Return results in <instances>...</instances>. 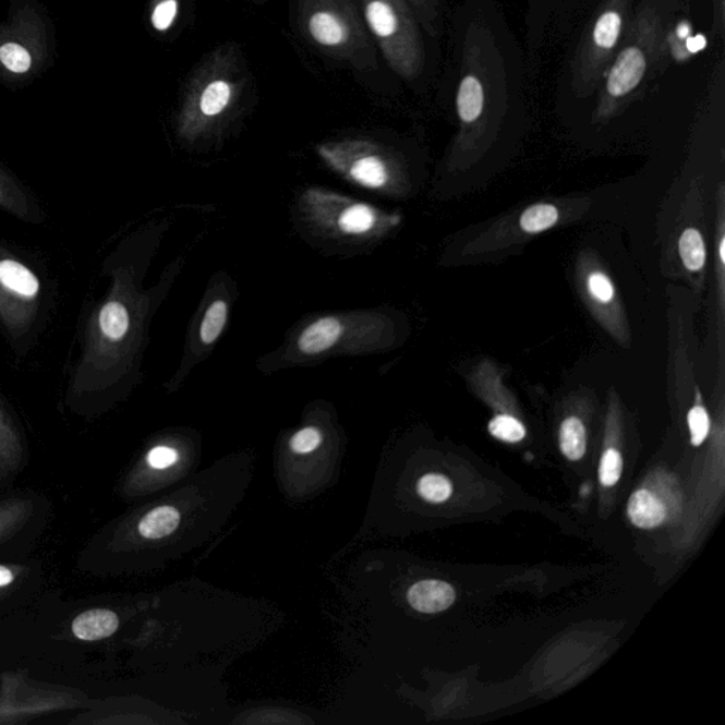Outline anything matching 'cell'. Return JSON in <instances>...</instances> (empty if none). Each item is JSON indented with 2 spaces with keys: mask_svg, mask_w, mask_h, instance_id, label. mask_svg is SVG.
Instances as JSON below:
<instances>
[{
  "mask_svg": "<svg viewBox=\"0 0 725 725\" xmlns=\"http://www.w3.org/2000/svg\"><path fill=\"white\" fill-rule=\"evenodd\" d=\"M407 600L419 613H443L455 603V590L445 581L424 580L411 587L407 592Z\"/></svg>",
  "mask_w": 725,
  "mask_h": 725,
  "instance_id": "10",
  "label": "cell"
},
{
  "mask_svg": "<svg viewBox=\"0 0 725 725\" xmlns=\"http://www.w3.org/2000/svg\"><path fill=\"white\" fill-rule=\"evenodd\" d=\"M689 428L691 435V444L694 447L703 444L710 433V419L708 410L703 406H694L689 412Z\"/></svg>",
  "mask_w": 725,
  "mask_h": 725,
  "instance_id": "29",
  "label": "cell"
},
{
  "mask_svg": "<svg viewBox=\"0 0 725 725\" xmlns=\"http://www.w3.org/2000/svg\"><path fill=\"white\" fill-rule=\"evenodd\" d=\"M635 0H603L578 43L570 64V89L581 99L595 96L633 14Z\"/></svg>",
  "mask_w": 725,
  "mask_h": 725,
  "instance_id": "5",
  "label": "cell"
},
{
  "mask_svg": "<svg viewBox=\"0 0 725 725\" xmlns=\"http://www.w3.org/2000/svg\"><path fill=\"white\" fill-rule=\"evenodd\" d=\"M120 628V618L111 609L96 608L75 616L71 633L80 641L97 642L112 637Z\"/></svg>",
  "mask_w": 725,
  "mask_h": 725,
  "instance_id": "11",
  "label": "cell"
},
{
  "mask_svg": "<svg viewBox=\"0 0 725 725\" xmlns=\"http://www.w3.org/2000/svg\"><path fill=\"white\" fill-rule=\"evenodd\" d=\"M0 63L13 74H26L32 69L33 57L21 43L7 41L0 46Z\"/></svg>",
  "mask_w": 725,
  "mask_h": 725,
  "instance_id": "22",
  "label": "cell"
},
{
  "mask_svg": "<svg viewBox=\"0 0 725 725\" xmlns=\"http://www.w3.org/2000/svg\"><path fill=\"white\" fill-rule=\"evenodd\" d=\"M589 289L591 295L600 302H609L614 300L615 289L609 279L604 274H592L589 279Z\"/></svg>",
  "mask_w": 725,
  "mask_h": 725,
  "instance_id": "31",
  "label": "cell"
},
{
  "mask_svg": "<svg viewBox=\"0 0 725 725\" xmlns=\"http://www.w3.org/2000/svg\"><path fill=\"white\" fill-rule=\"evenodd\" d=\"M322 444V433L316 426H305L292 435L289 440L291 451L295 454L306 455L316 451Z\"/></svg>",
  "mask_w": 725,
  "mask_h": 725,
  "instance_id": "28",
  "label": "cell"
},
{
  "mask_svg": "<svg viewBox=\"0 0 725 725\" xmlns=\"http://www.w3.org/2000/svg\"><path fill=\"white\" fill-rule=\"evenodd\" d=\"M302 208L316 227L348 239H374L398 222V217L377 207L326 189H307L302 194Z\"/></svg>",
  "mask_w": 725,
  "mask_h": 725,
  "instance_id": "6",
  "label": "cell"
},
{
  "mask_svg": "<svg viewBox=\"0 0 725 725\" xmlns=\"http://www.w3.org/2000/svg\"><path fill=\"white\" fill-rule=\"evenodd\" d=\"M316 152L331 170L368 191H384L395 178L390 156L372 141L326 142Z\"/></svg>",
  "mask_w": 725,
  "mask_h": 725,
  "instance_id": "7",
  "label": "cell"
},
{
  "mask_svg": "<svg viewBox=\"0 0 725 725\" xmlns=\"http://www.w3.org/2000/svg\"><path fill=\"white\" fill-rule=\"evenodd\" d=\"M725 241L724 239L722 240V243H720V259H722V263L725 261Z\"/></svg>",
  "mask_w": 725,
  "mask_h": 725,
  "instance_id": "33",
  "label": "cell"
},
{
  "mask_svg": "<svg viewBox=\"0 0 725 725\" xmlns=\"http://www.w3.org/2000/svg\"><path fill=\"white\" fill-rule=\"evenodd\" d=\"M693 36V23L686 16H680V11L672 17L663 31L661 43H658L655 77L663 73L672 63H684L693 57L698 49Z\"/></svg>",
  "mask_w": 725,
  "mask_h": 725,
  "instance_id": "9",
  "label": "cell"
},
{
  "mask_svg": "<svg viewBox=\"0 0 725 725\" xmlns=\"http://www.w3.org/2000/svg\"><path fill=\"white\" fill-rule=\"evenodd\" d=\"M452 483L443 475L438 473H428L421 478L419 485H416V492L423 497L424 500L430 502V504H443L447 502L452 495Z\"/></svg>",
  "mask_w": 725,
  "mask_h": 725,
  "instance_id": "23",
  "label": "cell"
},
{
  "mask_svg": "<svg viewBox=\"0 0 725 725\" xmlns=\"http://www.w3.org/2000/svg\"><path fill=\"white\" fill-rule=\"evenodd\" d=\"M300 25L331 59L363 71L376 68V53L354 0H301Z\"/></svg>",
  "mask_w": 725,
  "mask_h": 725,
  "instance_id": "3",
  "label": "cell"
},
{
  "mask_svg": "<svg viewBox=\"0 0 725 725\" xmlns=\"http://www.w3.org/2000/svg\"><path fill=\"white\" fill-rule=\"evenodd\" d=\"M0 283L23 297H35L40 289L36 275L13 259L0 261Z\"/></svg>",
  "mask_w": 725,
  "mask_h": 725,
  "instance_id": "15",
  "label": "cell"
},
{
  "mask_svg": "<svg viewBox=\"0 0 725 725\" xmlns=\"http://www.w3.org/2000/svg\"><path fill=\"white\" fill-rule=\"evenodd\" d=\"M679 253L685 267L691 273H698L705 265V244L699 230L687 229L679 240Z\"/></svg>",
  "mask_w": 725,
  "mask_h": 725,
  "instance_id": "20",
  "label": "cell"
},
{
  "mask_svg": "<svg viewBox=\"0 0 725 725\" xmlns=\"http://www.w3.org/2000/svg\"><path fill=\"white\" fill-rule=\"evenodd\" d=\"M230 317V303L222 298L208 303L205 314L198 326V342L205 348H212L219 342Z\"/></svg>",
  "mask_w": 725,
  "mask_h": 725,
  "instance_id": "14",
  "label": "cell"
},
{
  "mask_svg": "<svg viewBox=\"0 0 725 725\" xmlns=\"http://www.w3.org/2000/svg\"><path fill=\"white\" fill-rule=\"evenodd\" d=\"M560 448L564 457L570 461H580L585 455L587 433L581 420L570 416L561 424Z\"/></svg>",
  "mask_w": 725,
  "mask_h": 725,
  "instance_id": "18",
  "label": "cell"
},
{
  "mask_svg": "<svg viewBox=\"0 0 725 725\" xmlns=\"http://www.w3.org/2000/svg\"><path fill=\"white\" fill-rule=\"evenodd\" d=\"M623 475V457L616 449L605 451L600 466V482L605 487L615 486Z\"/></svg>",
  "mask_w": 725,
  "mask_h": 725,
  "instance_id": "27",
  "label": "cell"
},
{
  "mask_svg": "<svg viewBox=\"0 0 725 725\" xmlns=\"http://www.w3.org/2000/svg\"><path fill=\"white\" fill-rule=\"evenodd\" d=\"M180 0H154L150 25L158 33L169 32L179 16Z\"/></svg>",
  "mask_w": 725,
  "mask_h": 725,
  "instance_id": "25",
  "label": "cell"
},
{
  "mask_svg": "<svg viewBox=\"0 0 725 725\" xmlns=\"http://www.w3.org/2000/svg\"><path fill=\"white\" fill-rule=\"evenodd\" d=\"M363 19L398 77L414 82L425 68L421 25L407 0H360Z\"/></svg>",
  "mask_w": 725,
  "mask_h": 725,
  "instance_id": "4",
  "label": "cell"
},
{
  "mask_svg": "<svg viewBox=\"0 0 725 725\" xmlns=\"http://www.w3.org/2000/svg\"><path fill=\"white\" fill-rule=\"evenodd\" d=\"M249 92V73L234 45L217 47L193 71L178 116L179 135L194 142L234 120Z\"/></svg>",
  "mask_w": 725,
  "mask_h": 725,
  "instance_id": "2",
  "label": "cell"
},
{
  "mask_svg": "<svg viewBox=\"0 0 725 725\" xmlns=\"http://www.w3.org/2000/svg\"><path fill=\"white\" fill-rule=\"evenodd\" d=\"M490 433L505 443H519L525 437L524 425L510 415H497L491 421Z\"/></svg>",
  "mask_w": 725,
  "mask_h": 725,
  "instance_id": "26",
  "label": "cell"
},
{
  "mask_svg": "<svg viewBox=\"0 0 725 725\" xmlns=\"http://www.w3.org/2000/svg\"><path fill=\"white\" fill-rule=\"evenodd\" d=\"M426 35L437 37L440 31L439 0H407Z\"/></svg>",
  "mask_w": 725,
  "mask_h": 725,
  "instance_id": "24",
  "label": "cell"
},
{
  "mask_svg": "<svg viewBox=\"0 0 725 725\" xmlns=\"http://www.w3.org/2000/svg\"><path fill=\"white\" fill-rule=\"evenodd\" d=\"M17 570L9 566L0 564V590L8 589L16 580Z\"/></svg>",
  "mask_w": 725,
  "mask_h": 725,
  "instance_id": "32",
  "label": "cell"
},
{
  "mask_svg": "<svg viewBox=\"0 0 725 725\" xmlns=\"http://www.w3.org/2000/svg\"><path fill=\"white\" fill-rule=\"evenodd\" d=\"M179 461V452L168 445H158L146 454V463L156 471H165Z\"/></svg>",
  "mask_w": 725,
  "mask_h": 725,
  "instance_id": "30",
  "label": "cell"
},
{
  "mask_svg": "<svg viewBox=\"0 0 725 725\" xmlns=\"http://www.w3.org/2000/svg\"><path fill=\"white\" fill-rule=\"evenodd\" d=\"M684 0H642L633 11L618 50L596 89V117L623 111L655 78L658 43Z\"/></svg>",
  "mask_w": 725,
  "mask_h": 725,
  "instance_id": "1",
  "label": "cell"
},
{
  "mask_svg": "<svg viewBox=\"0 0 725 725\" xmlns=\"http://www.w3.org/2000/svg\"><path fill=\"white\" fill-rule=\"evenodd\" d=\"M628 516L637 528L649 530L665 523L667 511L666 506L655 493L639 490L630 496Z\"/></svg>",
  "mask_w": 725,
  "mask_h": 725,
  "instance_id": "12",
  "label": "cell"
},
{
  "mask_svg": "<svg viewBox=\"0 0 725 725\" xmlns=\"http://www.w3.org/2000/svg\"><path fill=\"white\" fill-rule=\"evenodd\" d=\"M32 511L33 504L27 499H11L0 504V543L21 530Z\"/></svg>",
  "mask_w": 725,
  "mask_h": 725,
  "instance_id": "17",
  "label": "cell"
},
{
  "mask_svg": "<svg viewBox=\"0 0 725 725\" xmlns=\"http://www.w3.org/2000/svg\"><path fill=\"white\" fill-rule=\"evenodd\" d=\"M358 316L326 315L317 317L298 334L292 345L293 358L315 359L325 357L342 346H363L354 340L358 334Z\"/></svg>",
  "mask_w": 725,
  "mask_h": 725,
  "instance_id": "8",
  "label": "cell"
},
{
  "mask_svg": "<svg viewBox=\"0 0 725 725\" xmlns=\"http://www.w3.org/2000/svg\"><path fill=\"white\" fill-rule=\"evenodd\" d=\"M23 447L16 433L0 416V480L9 478L22 467Z\"/></svg>",
  "mask_w": 725,
  "mask_h": 725,
  "instance_id": "16",
  "label": "cell"
},
{
  "mask_svg": "<svg viewBox=\"0 0 725 725\" xmlns=\"http://www.w3.org/2000/svg\"><path fill=\"white\" fill-rule=\"evenodd\" d=\"M99 326L108 339L118 342L125 338L130 330V314L122 302L111 301L102 307L99 314Z\"/></svg>",
  "mask_w": 725,
  "mask_h": 725,
  "instance_id": "19",
  "label": "cell"
},
{
  "mask_svg": "<svg viewBox=\"0 0 725 725\" xmlns=\"http://www.w3.org/2000/svg\"><path fill=\"white\" fill-rule=\"evenodd\" d=\"M558 220L557 207L552 205H534L520 217V227L525 233H542L552 229Z\"/></svg>",
  "mask_w": 725,
  "mask_h": 725,
  "instance_id": "21",
  "label": "cell"
},
{
  "mask_svg": "<svg viewBox=\"0 0 725 725\" xmlns=\"http://www.w3.org/2000/svg\"><path fill=\"white\" fill-rule=\"evenodd\" d=\"M180 513L177 507L159 506L152 509L137 523V533L146 540H160L177 532Z\"/></svg>",
  "mask_w": 725,
  "mask_h": 725,
  "instance_id": "13",
  "label": "cell"
}]
</instances>
